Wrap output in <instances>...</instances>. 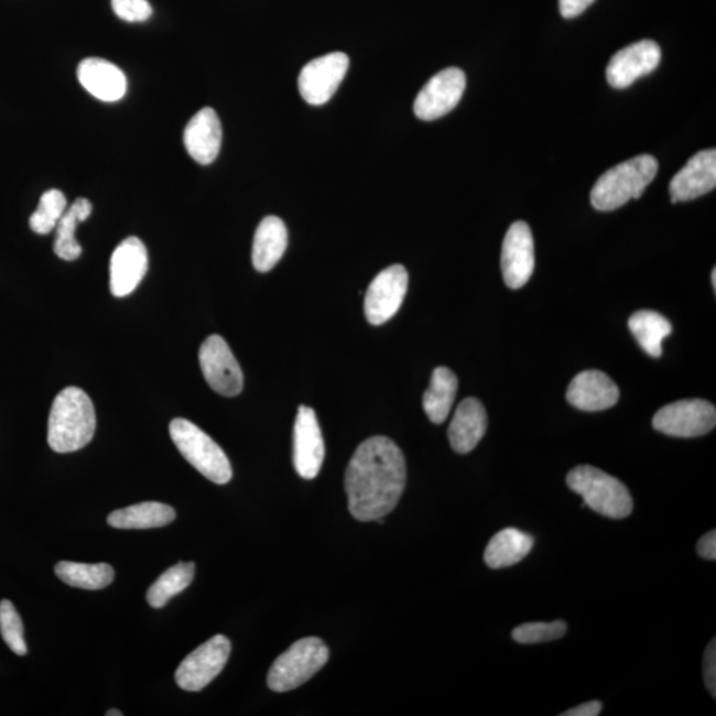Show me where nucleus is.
Returning a JSON list of instances; mask_svg holds the SVG:
<instances>
[{
  "instance_id": "nucleus-36",
  "label": "nucleus",
  "mask_w": 716,
  "mask_h": 716,
  "mask_svg": "<svg viewBox=\"0 0 716 716\" xmlns=\"http://www.w3.org/2000/svg\"><path fill=\"white\" fill-rule=\"evenodd\" d=\"M699 556L706 560H716V532L709 531L698 542Z\"/></svg>"
},
{
  "instance_id": "nucleus-31",
  "label": "nucleus",
  "mask_w": 716,
  "mask_h": 716,
  "mask_svg": "<svg viewBox=\"0 0 716 716\" xmlns=\"http://www.w3.org/2000/svg\"><path fill=\"white\" fill-rule=\"evenodd\" d=\"M0 634L17 655L28 654L22 618L9 600L0 601Z\"/></svg>"
},
{
  "instance_id": "nucleus-9",
  "label": "nucleus",
  "mask_w": 716,
  "mask_h": 716,
  "mask_svg": "<svg viewBox=\"0 0 716 716\" xmlns=\"http://www.w3.org/2000/svg\"><path fill=\"white\" fill-rule=\"evenodd\" d=\"M202 373L215 392L225 397L242 393L243 372L229 344L219 335L208 336L199 349Z\"/></svg>"
},
{
  "instance_id": "nucleus-3",
  "label": "nucleus",
  "mask_w": 716,
  "mask_h": 716,
  "mask_svg": "<svg viewBox=\"0 0 716 716\" xmlns=\"http://www.w3.org/2000/svg\"><path fill=\"white\" fill-rule=\"evenodd\" d=\"M657 173L659 161L650 154L638 155L611 167L592 188V206L598 211H614L630 199L641 198Z\"/></svg>"
},
{
  "instance_id": "nucleus-23",
  "label": "nucleus",
  "mask_w": 716,
  "mask_h": 716,
  "mask_svg": "<svg viewBox=\"0 0 716 716\" xmlns=\"http://www.w3.org/2000/svg\"><path fill=\"white\" fill-rule=\"evenodd\" d=\"M174 519L173 507L159 501H145L110 513L108 524L117 530H151L171 524Z\"/></svg>"
},
{
  "instance_id": "nucleus-8",
  "label": "nucleus",
  "mask_w": 716,
  "mask_h": 716,
  "mask_svg": "<svg viewBox=\"0 0 716 716\" xmlns=\"http://www.w3.org/2000/svg\"><path fill=\"white\" fill-rule=\"evenodd\" d=\"M716 425V409L705 400H682L659 410L653 426L660 433L676 438L705 435Z\"/></svg>"
},
{
  "instance_id": "nucleus-19",
  "label": "nucleus",
  "mask_w": 716,
  "mask_h": 716,
  "mask_svg": "<svg viewBox=\"0 0 716 716\" xmlns=\"http://www.w3.org/2000/svg\"><path fill=\"white\" fill-rule=\"evenodd\" d=\"M184 142L187 153L198 164L210 165L217 160L223 147V126L213 108L194 115L185 128Z\"/></svg>"
},
{
  "instance_id": "nucleus-10",
  "label": "nucleus",
  "mask_w": 716,
  "mask_h": 716,
  "mask_svg": "<svg viewBox=\"0 0 716 716\" xmlns=\"http://www.w3.org/2000/svg\"><path fill=\"white\" fill-rule=\"evenodd\" d=\"M349 68V57L343 52L314 58L299 76V93L310 106H324L336 94Z\"/></svg>"
},
{
  "instance_id": "nucleus-29",
  "label": "nucleus",
  "mask_w": 716,
  "mask_h": 716,
  "mask_svg": "<svg viewBox=\"0 0 716 716\" xmlns=\"http://www.w3.org/2000/svg\"><path fill=\"white\" fill-rule=\"evenodd\" d=\"M195 575L194 563H180L172 566L158 578L147 594V600L152 608H164L173 598L192 584Z\"/></svg>"
},
{
  "instance_id": "nucleus-39",
  "label": "nucleus",
  "mask_w": 716,
  "mask_h": 716,
  "mask_svg": "<svg viewBox=\"0 0 716 716\" xmlns=\"http://www.w3.org/2000/svg\"><path fill=\"white\" fill-rule=\"evenodd\" d=\"M712 276H713V286H714V290H716V270L715 269L713 270Z\"/></svg>"
},
{
  "instance_id": "nucleus-32",
  "label": "nucleus",
  "mask_w": 716,
  "mask_h": 716,
  "mask_svg": "<svg viewBox=\"0 0 716 716\" xmlns=\"http://www.w3.org/2000/svg\"><path fill=\"white\" fill-rule=\"evenodd\" d=\"M566 633V623L562 620L553 622H530L520 625L512 630V638L519 643L532 644L560 640Z\"/></svg>"
},
{
  "instance_id": "nucleus-20",
  "label": "nucleus",
  "mask_w": 716,
  "mask_h": 716,
  "mask_svg": "<svg viewBox=\"0 0 716 716\" xmlns=\"http://www.w3.org/2000/svg\"><path fill=\"white\" fill-rule=\"evenodd\" d=\"M77 77H79L82 86L101 101H119L127 94L128 82L126 74L106 58H86L77 68Z\"/></svg>"
},
{
  "instance_id": "nucleus-26",
  "label": "nucleus",
  "mask_w": 716,
  "mask_h": 716,
  "mask_svg": "<svg viewBox=\"0 0 716 716\" xmlns=\"http://www.w3.org/2000/svg\"><path fill=\"white\" fill-rule=\"evenodd\" d=\"M90 214H93V204L87 198H77L64 213L56 226L54 250L58 258L67 262L80 258L83 249L75 237L76 227L87 220Z\"/></svg>"
},
{
  "instance_id": "nucleus-6",
  "label": "nucleus",
  "mask_w": 716,
  "mask_h": 716,
  "mask_svg": "<svg viewBox=\"0 0 716 716\" xmlns=\"http://www.w3.org/2000/svg\"><path fill=\"white\" fill-rule=\"evenodd\" d=\"M328 660L329 649L321 638H303L272 663L267 685L276 693L291 692L321 672Z\"/></svg>"
},
{
  "instance_id": "nucleus-22",
  "label": "nucleus",
  "mask_w": 716,
  "mask_h": 716,
  "mask_svg": "<svg viewBox=\"0 0 716 716\" xmlns=\"http://www.w3.org/2000/svg\"><path fill=\"white\" fill-rule=\"evenodd\" d=\"M289 246V231L279 217H265L259 224L252 245V264L259 272H269L283 258Z\"/></svg>"
},
{
  "instance_id": "nucleus-35",
  "label": "nucleus",
  "mask_w": 716,
  "mask_h": 716,
  "mask_svg": "<svg viewBox=\"0 0 716 716\" xmlns=\"http://www.w3.org/2000/svg\"><path fill=\"white\" fill-rule=\"evenodd\" d=\"M594 3L595 0H558L560 12L565 19L582 15Z\"/></svg>"
},
{
  "instance_id": "nucleus-28",
  "label": "nucleus",
  "mask_w": 716,
  "mask_h": 716,
  "mask_svg": "<svg viewBox=\"0 0 716 716\" xmlns=\"http://www.w3.org/2000/svg\"><path fill=\"white\" fill-rule=\"evenodd\" d=\"M55 573L69 587L87 590L107 588L115 581V571L112 566L106 563L83 564L61 562L55 566Z\"/></svg>"
},
{
  "instance_id": "nucleus-5",
  "label": "nucleus",
  "mask_w": 716,
  "mask_h": 716,
  "mask_svg": "<svg viewBox=\"0 0 716 716\" xmlns=\"http://www.w3.org/2000/svg\"><path fill=\"white\" fill-rule=\"evenodd\" d=\"M175 447L195 470L217 485H226L232 478V468L229 458L215 444L213 438L193 422L185 419H175L169 426Z\"/></svg>"
},
{
  "instance_id": "nucleus-1",
  "label": "nucleus",
  "mask_w": 716,
  "mask_h": 716,
  "mask_svg": "<svg viewBox=\"0 0 716 716\" xmlns=\"http://www.w3.org/2000/svg\"><path fill=\"white\" fill-rule=\"evenodd\" d=\"M406 485V462L388 437L364 441L345 473L348 509L360 522L382 519L395 509Z\"/></svg>"
},
{
  "instance_id": "nucleus-16",
  "label": "nucleus",
  "mask_w": 716,
  "mask_h": 716,
  "mask_svg": "<svg viewBox=\"0 0 716 716\" xmlns=\"http://www.w3.org/2000/svg\"><path fill=\"white\" fill-rule=\"evenodd\" d=\"M148 265L145 245L135 237L122 240L110 258V292L112 295L126 297L132 294L145 278Z\"/></svg>"
},
{
  "instance_id": "nucleus-24",
  "label": "nucleus",
  "mask_w": 716,
  "mask_h": 716,
  "mask_svg": "<svg viewBox=\"0 0 716 716\" xmlns=\"http://www.w3.org/2000/svg\"><path fill=\"white\" fill-rule=\"evenodd\" d=\"M533 538L517 529H506L497 533L488 543L485 562L492 569L516 565L529 555Z\"/></svg>"
},
{
  "instance_id": "nucleus-21",
  "label": "nucleus",
  "mask_w": 716,
  "mask_h": 716,
  "mask_svg": "<svg viewBox=\"0 0 716 716\" xmlns=\"http://www.w3.org/2000/svg\"><path fill=\"white\" fill-rule=\"evenodd\" d=\"M487 430L486 409L477 399L459 403L448 427V440L454 452L467 454L478 446Z\"/></svg>"
},
{
  "instance_id": "nucleus-2",
  "label": "nucleus",
  "mask_w": 716,
  "mask_h": 716,
  "mask_svg": "<svg viewBox=\"0 0 716 716\" xmlns=\"http://www.w3.org/2000/svg\"><path fill=\"white\" fill-rule=\"evenodd\" d=\"M96 413L93 401L83 389L62 390L52 403L48 419V445L55 453L82 451L94 440Z\"/></svg>"
},
{
  "instance_id": "nucleus-18",
  "label": "nucleus",
  "mask_w": 716,
  "mask_h": 716,
  "mask_svg": "<svg viewBox=\"0 0 716 716\" xmlns=\"http://www.w3.org/2000/svg\"><path fill=\"white\" fill-rule=\"evenodd\" d=\"M620 399L614 380L600 370H585L572 380L566 400L584 412H601L614 408Z\"/></svg>"
},
{
  "instance_id": "nucleus-38",
  "label": "nucleus",
  "mask_w": 716,
  "mask_h": 716,
  "mask_svg": "<svg viewBox=\"0 0 716 716\" xmlns=\"http://www.w3.org/2000/svg\"><path fill=\"white\" fill-rule=\"evenodd\" d=\"M123 714L119 709H109L107 716H122Z\"/></svg>"
},
{
  "instance_id": "nucleus-30",
  "label": "nucleus",
  "mask_w": 716,
  "mask_h": 716,
  "mask_svg": "<svg viewBox=\"0 0 716 716\" xmlns=\"http://www.w3.org/2000/svg\"><path fill=\"white\" fill-rule=\"evenodd\" d=\"M67 198H65L63 192L57 191V188L45 192L41 202H39L36 211L31 215V230L39 234V236H47V234L56 229L58 220L67 211Z\"/></svg>"
},
{
  "instance_id": "nucleus-15",
  "label": "nucleus",
  "mask_w": 716,
  "mask_h": 716,
  "mask_svg": "<svg viewBox=\"0 0 716 716\" xmlns=\"http://www.w3.org/2000/svg\"><path fill=\"white\" fill-rule=\"evenodd\" d=\"M661 63L660 45L653 41H641L618 51L610 58L607 79L616 89L629 88L640 77L652 74Z\"/></svg>"
},
{
  "instance_id": "nucleus-33",
  "label": "nucleus",
  "mask_w": 716,
  "mask_h": 716,
  "mask_svg": "<svg viewBox=\"0 0 716 716\" xmlns=\"http://www.w3.org/2000/svg\"><path fill=\"white\" fill-rule=\"evenodd\" d=\"M115 14L128 23L148 21L153 14V9L148 0H112Z\"/></svg>"
},
{
  "instance_id": "nucleus-14",
  "label": "nucleus",
  "mask_w": 716,
  "mask_h": 716,
  "mask_svg": "<svg viewBox=\"0 0 716 716\" xmlns=\"http://www.w3.org/2000/svg\"><path fill=\"white\" fill-rule=\"evenodd\" d=\"M325 446L315 410L302 405L294 427V465L304 479H314L322 470Z\"/></svg>"
},
{
  "instance_id": "nucleus-13",
  "label": "nucleus",
  "mask_w": 716,
  "mask_h": 716,
  "mask_svg": "<svg viewBox=\"0 0 716 716\" xmlns=\"http://www.w3.org/2000/svg\"><path fill=\"white\" fill-rule=\"evenodd\" d=\"M535 269V246L530 226L522 220L507 231L501 247V271L511 290L522 289Z\"/></svg>"
},
{
  "instance_id": "nucleus-27",
  "label": "nucleus",
  "mask_w": 716,
  "mask_h": 716,
  "mask_svg": "<svg viewBox=\"0 0 716 716\" xmlns=\"http://www.w3.org/2000/svg\"><path fill=\"white\" fill-rule=\"evenodd\" d=\"M629 329L648 355L659 358L662 341L672 334V324L665 316L654 311H638L629 318Z\"/></svg>"
},
{
  "instance_id": "nucleus-25",
  "label": "nucleus",
  "mask_w": 716,
  "mask_h": 716,
  "mask_svg": "<svg viewBox=\"0 0 716 716\" xmlns=\"http://www.w3.org/2000/svg\"><path fill=\"white\" fill-rule=\"evenodd\" d=\"M458 379L451 369L440 367L434 370L430 387L423 394V410L433 423H444L452 412L457 395Z\"/></svg>"
},
{
  "instance_id": "nucleus-34",
  "label": "nucleus",
  "mask_w": 716,
  "mask_h": 716,
  "mask_svg": "<svg viewBox=\"0 0 716 716\" xmlns=\"http://www.w3.org/2000/svg\"><path fill=\"white\" fill-rule=\"evenodd\" d=\"M703 675H705V683L708 693L715 698L716 696V641L713 640L708 643L705 652V660H703Z\"/></svg>"
},
{
  "instance_id": "nucleus-7",
  "label": "nucleus",
  "mask_w": 716,
  "mask_h": 716,
  "mask_svg": "<svg viewBox=\"0 0 716 716\" xmlns=\"http://www.w3.org/2000/svg\"><path fill=\"white\" fill-rule=\"evenodd\" d=\"M231 653L225 636H214L188 654L175 672V682L186 692H200L223 673Z\"/></svg>"
},
{
  "instance_id": "nucleus-12",
  "label": "nucleus",
  "mask_w": 716,
  "mask_h": 716,
  "mask_svg": "<svg viewBox=\"0 0 716 716\" xmlns=\"http://www.w3.org/2000/svg\"><path fill=\"white\" fill-rule=\"evenodd\" d=\"M408 285L409 273L405 267L394 264L381 271L367 291L366 305H364L367 321L372 325L389 322L401 308Z\"/></svg>"
},
{
  "instance_id": "nucleus-37",
  "label": "nucleus",
  "mask_w": 716,
  "mask_h": 716,
  "mask_svg": "<svg viewBox=\"0 0 716 716\" xmlns=\"http://www.w3.org/2000/svg\"><path fill=\"white\" fill-rule=\"evenodd\" d=\"M603 712V703L600 701H592L583 703V705L568 709L562 714L563 716H597Z\"/></svg>"
},
{
  "instance_id": "nucleus-17",
  "label": "nucleus",
  "mask_w": 716,
  "mask_h": 716,
  "mask_svg": "<svg viewBox=\"0 0 716 716\" xmlns=\"http://www.w3.org/2000/svg\"><path fill=\"white\" fill-rule=\"evenodd\" d=\"M716 186V151L696 153L670 182L673 204L693 200L713 192Z\"/></svg>"
},
{
  "instance_id": "nucleus-11",
  "label": "nucleus",
  "mask_w": 716,
  "mask_h": 716,
  "mask_svg": "<svg viewBox=\"0 0 716 716\" xmlns=\"http://www.w3.org/2000/svg\"><path fill=\"white\" fill-rule=\"evenodd\" d=\"M466 89V75L459 68L438 72L421 89L414 101V113L422 121L441 119L458 106Z\"/></svg>"
},
{
  "instance_id": "nucleus-4",
  "label": "nucleus",
  "mask_w": 716,
  "mask_h": 716,
  "mask_svg": "<svg viewBox=\"0 0 716 716\" xmlns=\"http://www.w3.org/2000/svg\"><path fill=\"white\" fill-rule=\"evenodd\" d=\"M572 491L582 495L584 506L603 517L623 519L633 511V498L622 481L594 466H578L566 477Z\"/></svg>"
}]
</instances>
